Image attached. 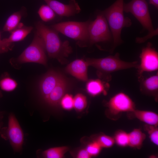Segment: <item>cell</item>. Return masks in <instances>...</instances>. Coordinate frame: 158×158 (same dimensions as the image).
<instances>
[{"mask_svg":"<svg viewBox=\"0 0 158 158\" xmlns=\"http://www.w3.org/2000/svg\"><path fill=\"white\" fill-rule=\"evenodd\" d=\"M35 25L36 33L42 40L46 51L50 57L60 60L71 53L72 49L68 42H62L57 31L40 21Z\"/></svg>","mask_w":158,"mask_h":158,"instance_id":"1","label":"cell"},{"mask_svg":"<svg viewBox=\"0 0 158 158\" xmlns=\"http://www.w3.org/2000/svg\"><path fill=\"white\" fill-rule=\"evenodd\" d=\"M124 0H116L112 5L102 11L105 17L111 33L113 46L111 51L123 42L121 34L123 28L130 27L131 20L123 14Z\"/></svg>","mask_w":158,"mask_h":158,"instance_id":"2","label":"cell"},{"mask_svg":"<svg viewBox=\"0 0 158 158\" xmlns=\"http://www.w3.org/2000/svg\"><path fill=\"white\" fill-rule=\"evenodd\" d=\"M88 66H92L99 71L108 74L120 70L136 68L139 64L137 61L128 62L120 59L119 54L99 59H87Z\"/></svg>","mask_w":158,"mask_h":158,"instance_id":"3","label":"cell"},{"mask_svg":"<svg viewBox=\"0 0 158 158\" xmlns=\"http://www.w3.org/2000/svg\"><path fill=\"white\" fill-rule=\"evenodd\" d=\"M90 20L85 22L67 21L54 24L51 28L79 42H88V27Z\"/></svg>","mask_w":158,"mask_h":158,"instance_id":"4","label":"cell"},{"mask_svg":"<svg viewBox=\"0 0 158 158\" xmlns=\"http://www.w3.org/2000/svg\"><path fill=\"white\" fill-rule=\"evenodd\" d=\"M46 50L43 41L36 33L30 44L17 59L20 63H35L46 65Z\"/></svg>","mask_w":158,"mask_h":158,"instance_id":"5","label":"cell"},{"mask_svg":"<svg viewBox=\"0 0 158 158\" xmlns=\"http://www.w3.org/2000/svg\"><path fill=\"white\" fill-rule=\"evenodd\" d=\"M1 136L5 140H8L14 151L20 152L22 149L24 134L19 123L13 113L8 117L7 127L0 129Z\"/></svg>","mask_w":158,"mask_h":158,"instance_id":"6","label":"cell"},{"mask_svg":"<svg viewBox=\"0 0 158 158\" xmlns=\"http://www.w3.org/2000/svg\"><path fill=\"white\" fill-rule=\"evenodd\" d=\"M88 34V42L91 45L98 42H110L111 40L113 41L108 23L102 12L97 15L94 21H90Z\"/></svg>","mask_w":158,"mask_h":158,"instance_id":"7","label":"cell"},{"mask_svg":"<svg viewBox=\"0 0 158 158\" xmlns=\"http://www.w3.org/2000/svg\"><path fill=\"white\" fill-rule=\"evenodd\" d=\"M123 11L132 14L142 25L143 29L148 30V33L155 30L146 0H132L127 4L124 3Z\"/></svg>","mask_w":158,"mask_h":158,"instance_id":"8","label":"cell"},{"mask_svg":"<svg viewBox=\"0 0 158 158\" xmlns=\"http://www.w3.org/2000/svg\"><path fill=\"white\" fill-rule=\"evenodd\" d=\"M107 105L108 111L112 116L123 112H132L135 109L133 101L128 95L123 92H119L111 97Z\"/></svg>","mask_w":158,"mask_h":158,"instance_id":"9","label":"cell"},{"mask_svg":"<svg viewBox=\"0 0 158 158\" xmlns=\"http://www.w3.org/2000/svg\"><path fill=\"white\" fill-rule=\"evenodd\" d=\"M148 42L146 46L142 49L140 54V63L137 67L140 78L143 73L155 71L158 69V53Z\"/></svg>","mask_w":158,"mask_h":158,"instance_id":"10","label":"cell"},{"mask_svg":"<svg viewBox=\"0 0 158 158\" xmlns=\"http://www.w3.org/2000/svg\"><path fill=\"white\" fill-rule=\"evenodd\" d=\"M55 13L61 16L69 17L78 13L81 10L75 0H70L68 4L55 0H44Z\"/></svg>","mask_w":158,"mask_h":158,"instance_id":"11","label":"cell"},{"mask_svg":"<svg viewBox=\"0 0 158 158\" xmlns=\"http://www.w3.org/2000/svg\"><path fill=\"white\" fill-rule=\"evenodd\" d=\"M62 76L53 70L47 72L41 80L39 85L40 94L44 100L56 85Z\"/></svg>","mask_w":158,"mask_h":158,"instance_id":"12","label":"cell"},{"mask_svg":"<svg viewBox=\"0 0 158 158\" xmlns=\"http://www.w3.org/2000/svg\"><path fill=\"white\" fill-rule=\"evenodd\" d=\"M88 65L83 59H77L69 63L66 71L76 78L83 81L88 80L87 70Z\"/></svg>","mask_w":158,"mask_h":158,"instance_id":"13","label":"cell"},{"mask_svg":"<svg viewBox=\"0 0 158 158\" xmlns=\"http://www.w3.org/2000/svg\"><path fill=\"white\" fill-rule=\"evenodd\" d=\"M32 29V27L26 26L20 23L18 26L10 33L11 34L8 38L3 39L2 40L8 47L12 49L14 42L23 40Z\"/></svg>","mask_w":158,"mask_h":158,"instance_id":"14","label":"cell"},{"mask_svg":"<svg viewBox=\"0 0 158 158\" xmlns=\"http://www.w3.org/2000/svg\"><path fill=\"white\" fill-rule=\"evenodd\" d=\"M67 86L66 81L62 76L55 87L44 100L51 106H57L64 95Z\"/></svg>","mask_w":158,"mask_h":158,"instance_id":"15","label":"cell"},{"mask_svg":"<svg viewBox=\"0 0 158 158\" xmlns=\"http://www.w3.org/2000/svg\"><path fill=\"white\" fill-rule=\"evenodd\" d=\"M131 112L133 113L135 117L146 124L157 126L158 115L155 112L136 109Z\"/></svg>","mask_w":158,"mask_h":158,"instance_id":"16","label":"cell"},{"mask_svg":"<svg viewBox=\"0 0 158 158\" xmlns=\"http://www.w3.org/2000/svg\"><path fill=\"white\" fill-rule=\"evenodd\" d=\"M140 84L141 90L147 93L157 95L158 90V73L142 80Z\"/></svg>","mask_w":158,"mask_h":158,"instance_id":"17","label":"cell"},{"mask_svg":"<svg viewBox=\"0 0 158 158\" xmlns=\"http://www.w3.org/2000/svg\"><path fill=\"white\" fill-rule=\"evenodd\" d=\"M108 85H105L102 81L99 79L91 80L88 81L86 85V89L87 92L93 96H96L102 93L104 95L107 93L105 89Z\"/></svg>","mask_w":158,"mask_h":158,"instance_id":"18","label":"cell"},{"mask_svg":"<svg viewBox=\"0 0 158 158\" xmlns=\"http://www.w3.org/2000/svg\"><path fill=\"white\" fill-rule=\"evenodd\" d=\"M23 8L11 14L7 19L4 26V31L11 33L16 28L20 23V21L23 15Z\"/></svg>","mask_w":158,"mask_h":158,"instance_id":"19","label":"cell"},{"mask_svg":"<svg viewBox=\"0 0 158 158\" xmlns=\"http://www.w3.org/2000/svg\"><path fill=\"white\" fill-rule=\"evenodd\" d=\"M128 146L139 149L141 147L146 138L145 134L139 129L136 128L128 133Z\"/></svg>","mask_w":158,"mask_h":158,"instance_id":"20","label":"cell"},{"mask_svg":"<svg viewBox=\"0 0 158 158\" xmlns=\"http://www.w3.org/2000/svg\"><path fill=\"white\" fill-rule=\"evenodd\" d=\"M68 149L66 146L52 147L42 152V155L46 158H62Z\"/></svg>","mask_w":158,"mask_h":158,"instance_id":"21","label":"cell"},{"mask_svg":"<svg viewBox=\"0 0 158 158\" xmlns=\"http://www.w3.org/2000/svg\"><path fill=\"white\" fill-rule=\"evenodd\" d=\"M18 85L16 81L6 73L0 78V88L3 91H12L17 88Z\"/></svg>","mask_w":158,"mask_h":158,"instance_id":"22","label":"cell"},{"mask_svg":"<svg viewBox=\"0 0 158 158\" xmlns=\"http://www.w3.org/2000/svg\"><path fill=\"white\" fill-rule=\"evenodd\" d=\"M37 13L41 20L48 22L53 20L55 16L54 12L47 4H43L39 8Z\"/></svg>","mask_w":158,"mask_h":158,"instance_id":"23","label":"cell"},{"mask_svg":"<svg viewBox=\"0 0 158 158\" xmlns=\"http://www.w3.org/2000/svg\"><path fill=\"white\" fill-rule=\"evenodd\" d=\"M73 108L77 111H82L87 106L86 97L82 94L78 93L73 98Z\"/></svg>","mask_w":158,"mask_h":158,"instance_id":"24","label":"cell"},{"mask_svg":"<svg viewBox=\"0 0 158 158\" xmlns=\"http://www.w3.org/2000/svg\"><path fill=\"white\" fill-rule=\"evenodd\" d=\"M114 139L115 142L120 146L125 147L128 145V133L124 131L117 132Z\"/></svg>","mask_w":158,"mask_h":158,"instance_id":"25","label":"cell"},{"mask_svg":"<svg viewBox=\"0 0 158 158\" xmlns=\"http://www.w3.org/2000/svg\"><path fill=\"white\" fill-rule=\"evenodd\" d=\"M95 141L102 148H110L115 142L114 138L105 135H99Z\"/></svg>","mask_w":158,"mask_h":158,"instance_id":"26","label":"cell"},{"mask_svg":"<svg viewBox=\"0 0 158 158\" xmlns=\"http://www.w3.org/2000/svg\"><path fill=\"white\" fill-rule=\"evenodd\" d=\"M145 127L149 134L150 140L154 144L158 145V129L157 127L146 124Z\"/></svg>","mask_w":158,"mask_h":158,"instance_id":"27","label":"cell"},{"mask_svg":"<svg viewBox=\"0 0 158 158\" xmlns=\"http://www.w3.org/2000/svg\"><path fill=\"white\" fill-rule=\"evenodd\" d=\"M61 106L64 109L70 110L73 108V101L72 96L68 94L64 95L60 102Z\"/></svg>","mask_w":158,"mask_h":158,"instance_id":"28","label":"cell"},{"mask_svg":"<svg viewBox=\"0 0 158 158\" xmlns=\"http://www.w3.org/2000/svg\"><path fill=\"white\" fill-rule=\"evenodd\" d=\"M101 148V147L95 140L89 144L85 149L92 157L97 155L100 152Z\"/></svg>","mask_w":158,"mask_h":158,"instance_id":"29","label":"cell"},{"mask_svg":"<svg viewBox=\"0 0 158 158\" xmlns=\"http://www.w3.org/2000/svg\"><path fill=\"white\" fill-rule=\"evenodd\" d=\"M158 35V28L155 30L154 31L148 33V35L143 37H137L136 39V42L138 43H142L146 41L149 38Z\"/></svg>","mask_w":158,"mask_h":158,"instance_id":"30","label":"cell"},{"mask_svg":"<svg viewBox=\"0 0 158 158\" xmlns=\"http://www.w3.org/2000/svg\"><path fill=\"white\" fill-rule=\"evenodd\" d=\"M91 157L86 149L80 150L78 152L77 156L78 158H90Z\"/></svg>","mask_w":158,"mask_h":158,"instance_id":"31","label":"cell"},{"mask_svg":"<svg viewBox=\"0 0 158 158\" xmlns=\"http://www.w3.org/2000/svg\"><path fill=\"white\" fill-rule=\"evenodd\" d=\"M149 3L154 6L157 9L158 8V0H149Z\"/></svg>","mask_w":158,"mask_h":158,"instance_id":"32","label":"cell"},{"mask_svg":"<svg viewBox=\"0 0 158 158\" xmlns=\"http://www.w3.org/2000/svg\"><path fill=\"white\" fill-rule=\"evenodd\" d=\"M2 96V93L1 91L0 90V98ZM4 112L3 111H0V121H1V120L4 117Z\"/></svg>","mask_w":158,"mask_h":158,"instance_id":"33","label":"cell"},{"mask_svg":"<svg viewBox=\"0 0 158 158\" xmlns=\"http://www.w3.org/2000/svg\"><path fill=\"white\" fill-rule=\"evenodd\" d=\"M1 35L0 33V53H5L2 44L1 40Z\"/></svg>","mask_w":158,"mask_h":158,"instance_id":"34","label":"cell"},{"mask_svg":"<svg viewBox=\"0 0 158 158\" xmlns=\"http://www.w3.org/2000/svg\"><path fill=\"white\" fill-rule=\"evenodd\" d=\"M3 123L1 122V121H0V130L2 126L3 125Z\"/></svg>","mask_w":158,"mask_h":158,"instance_id":"35","label":"cell"}]
</instances>
